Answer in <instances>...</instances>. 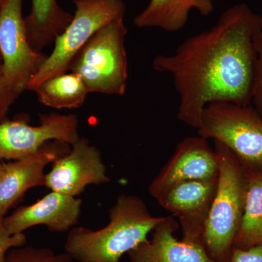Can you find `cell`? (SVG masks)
<instances>
[{
    "instance_id": "6da1fadb",
    "label": "cell",
    "mask_w": 262,
    "mask_h": 262,
    "mask_svg": "<svg viewBox=\"0 0 262 262\" xmlns=\"http://www.w3.org/2000/svg\"><path fill=\"white\" fill-rule=\"evenodd\" d=\"M261 30V15L239 3L226 10L211 29L181 43L173 54L155 57L154 70L173 80L181 122L198 130L210 103L251 105L254 39Z\"/></svg>"
},
{
    "instance_id": "7a4b0ae2",
    "label": "cell",
    "mask_w": 262,
    "mask_h": 262,
    "mask_svg": "<svg viewBox=\"0 0 262 262\" xmlns=\"http://www.w3.org/2000/svg\"><path fill=\"white\" fill-rule=\"evenodd\" d=\"M163 216L151 214L139 196L120 194L110 210L108 225L98 230L71 229L64 252L75 262H121V258L148 239Z\"/></svg>"
},
{
    "instance_id": "3957f363",
    "label": "cell",
    "mask_w": 262,
    "mask_h": 262,
    "mask_svg": "<svg viewBox=\"0 0 262 262\" xmlns=\"http://www.w3.org/2000/svg\"><path fill=\"white\" fill-rule=\"evenodd\" d=\"M219 163L216 190L203 235V246L215 262H229L243 215L248 170L227 146L213 141Z\"/></svg>"
},
{
    "instance_id": "277c9868",
    "label": "cell",
    "mask_w": 262,
    "mask_h": 262,
    "mask_svg": "<svg viewBox=\"0 0 262 262\" xmlns=\"http://www.w3.org/2000/svg\"><path fill=\"white\" fill-rule=\"evenodd\" d=\"M127 33L124 18L114 20L98 30L74 57L69 70L82 79L89 94H125L128 77Z\"/></svg>"
},
{
    "instance_id": "5b68a950",
    "label": "cell",
    "mask_w": 262,
    "mask_h": 262,
    "mask_svg": "<svg viewBox=\"0 0 262 262\" xmlns=\"http://www.w3.org/2000/svg\"><path fill=\"white\" fill-rule=\"evenodd\" d=\"M198 133L227 146L248 171L262 170V117L252 105H207Z\"/></svg>"
},
{
    "instance_id": "8992f818",
    "label": "cell",
    "mask_w": 262,
    "mask_h": 262,
    "mask_svg": "<svg viewBox=\"0 0 262 262\" xmlns=\"http://www.w3.org/2000/svg\"><path fill=\"white\" fill-rule=\"evenodd\" d=\"M73 18L56 38L53 51L29 82L27 90L34 91L48 79L66 73L74 57L98 30L124 18L126 13L123 0H73Z\"/></svg>"
},
{
    "instance_id": "52a82bcc",
    "label": "cell",
    "mask_w": 262,
    "mask_h": 262,
    "mask_svg": "<svg viewBox=\"0 0 262 262\" xmlns=\"http://www.w3.org/2000/svg\"><path fill=\"white\" fill-rule=\"evenodd\" d=\"M72 146L60 141L46 143L37 152L22 159L3 164L0 170V262L11 248L23 246L24 233L10 235L4 227L5 214L29 189L46 187L45 169L70 151Z\"/></svg>"
},
{
    "instance_id": "ba28073f",
    "label": "cell",
    "mask_w": 262,
    "mask_h": 262,
    "mask_svg": "<svg viewBox=\"0 0 262 262\" xmlns=\"http://www.w3.org/2000/svg\"><path fill=\"white\" fill-rule=\"evenodd\" d=\"M23 0H2L0 3V55L7 84L21 94L42 67L48 55L34 51L29 44Z\"/></svg>"
},
{
    "instance_id": "9c48e42d",
    "label": "cell",
    "mask_w": 262,
    "mask_h": 262,
    "mask_svg": "<svg viewBox=\"0 0 262 262\" xmlns=\"http://www.w3.org/2000/svg\"><path fill=\"white\" fill-rule=\"evenodd\" d=\"M78 128V117L73 114L42 115L37 126L23 120L0 122V159H22L51 141L73 145L80 139Z\"/></svg>"
},
{
    "instance_id": "30bf717a",
    "label": "cell",
    "mask_w": 262,
    "mask_h": 262,
    "mask_svg": "<svg viewBox=\"0 0 262 262\" xmlns=\"http://www.w3.org/2000/svg\"><path fill=\"white\" fill-rule=\"evenodd\" d=\"M219 163L213 148L202 136L184 138L173 154L149 184L155 200L182 182L218 178Z\"/></svg>"
},
{
    "instance_id": "8fae6325",
    "label": "cell",
    "mask_w": 262,
    "mask_h": 262,
    "mask_svg": "<svg viewBox=\"0 0 262 262\" xmlns=\"http://www.w3.org/2000/svg\"><path fill=\"white\" fill-rule=\"evenodd\" d=\"M110 182L101 151L85 138L80 137L68 153L54 160L51 170L46 173V187L72 196L82 194L91 184Z\"/></svg>"
},
{
    "instance_id": "7c38bea8",
    "label": "cell",
    "mask_w": 262,
    "mask_h": 262,
    "mask_svg": "<svg viewBox=\"0 0 262 262\" xmlns=\"http://www.w3.org/2000/svg\"><path fill=\"white\" fill-rule=\"evenodd\" d=\"M217 182L218 178L182 182L156 200L160 206L177 217L182 231V241L203 245Z\"/></svg>"
},
{
    "instance_id": "4fadbf2b",
    "label": "cell",
    "mask_w": 262,
    "mask_h": 262,
    "mask_svg": "<svg viewBox=\"0 0 262 262\" xmlns=\"http://www.w3.org/2000/svg\"><path fill=\"white\" fill-rule=\"evenodd\" d=\"M82 205L80 198L51 191L36 203L20 207L5 217V229L11 236L37 225L46 226L51 232H67L78 222Z\"/></svg>"
},
{
    "instance_id": "5bb4252c",
    "label": "cell",
    "mask_w": 262,
    "mask_h": 262,
    "mask_svg": "<svg viewBox=\"0 0 262 262\" xmlns=\"http://www.w3.org/2000/svg\"><path fill=\"white\" fill-rule=\"evenodd\" d=\"M179 228L173 216H163L151 232V238L127 253L130 262H215L203 244L176 238Z\"/></svg>"
},
{
    "instance_id": "9a60e30c",
    "label": "cell",
    "mask_w": 262,
    "mask_h": 262,
    "mask_svg": "<svg viewBox=\"0 0 262 262\" xmlns=\"http://www.w3.org/2000/svg\"><path fill=\"white\" fill-rule=\"evenodd\" d=\"M213 9V0H150L145 9L136 15L134 23L138 28L176 32L185 27L191 10L208 16Z\"/></svg>"
},
{
    "instance_id": "2e32d148",
    "label": "cell",
    "mask_w": 262,
    "mask_h": 262,
    "mask_svg": "<svg viewBox=\"0 0 262 262\" xmlns=\"http://www.w3.org/2000/svg\"><path fill=\"white\" fill-rule=\"evenodd\" d=\"M73 18L57 0H32V8L25 18L27 37L31 47L37 52L54 43Z\"/></svg>"
},
{
    "instance_id": "e0dca14e",
    "label": "cell",
    "mask_w": 262,
    "mask_h": 262,
    "mask_svg": "<svg viewBox=\"0 0 262 262\" xmlns=\"http://www.w3.org/2000/svg\"><path fill=\"white\" fill-rule=\"evenodd\" d=\"M262 244V170L248 171L242 222L234 248L248 249Z\"/></svg>"
},
{
    "instance_id": "ac0fdd59",
    "label": "cell",
    "mask_w": 262,
    "mask_h": 262,
    "mask_svg": "<svg viewBox=\"0 0 262 262\" xmlns=\"http://www.w3.org/2000/svg\"><path fill=\"white\" fill-rule=\"evenodd\" d=\"M34 91L42 104L58 110L80 107L89 94L82 79L72 72L51 77Z\"/></svg>"
},
{
    "instance_id": "d6986e66",
    "label": "cell",
    "mask_w": 262,
    "mask_h": 262,
    "mask_svg": "<svg viewBox=\"0 0 262 262\" xmlns=\"http://www.w3.org/2000/svg\"><path fill=\"white\" fill-rule=\"evenodd\" d=\"M3 262H75L65 252L56 253L48 248L16 247L5 255Z\"/></svg>"
},
{
    "instance_id": "ffe728a7",
    "label": "cell",
    "mask_w": 262,
    "mask_h": 262,
    "mask_svg": "<svg viewBox=\"0 0 262 262\" xmlns=\"http://www.w3.org/2000/svg\"><path fill=\"white\" fill-rule=\"evenodd\" d=\"M256 53L251 105L262 117V30L254 39Z\"/></svg>"
},
{
    "instance_id": "44dd1931",
    "label": "cell",
    "mask_w": 262,
    "mask_h": 262,
    "mask_svg": "<svg viewBox=\"0 0 262 262\" xmlns=\"http://www.w3.org/2000/svg\"><path fill=\"white\" fill-rule=\"evenodd\" d=\"M18 94L7 84L3 76V60L0 55V122H3L12 103Z\"/></svg>"
},
{
    "instance_id": "7402d4cb",
    "label": "cell",
    "mask_w": 262,
    "mask_h": 262,
    "mask_svg": "<svg viewBox=\"0 0 262 262\" xmlns=\"http://www.w3.org/2000/svg\"><path fill=\"white\" fill-rule=\"evenodd\" d=\"M229 262H262V244L248 249L234 248Z\"/></svg>"
},
{
    "instance_id": "603a6c76",
    "label": "cell",
    "mask_w": 262,
    "mask_h": 262,
    "mask_svg": "<svg viewBox=\"0 0 262 262\" xmlns=\"http://www.w3.org/2000/svg\"><path fill=\"white\" fill-rule=\"evenodd\" d=\"M2 166H3V163L0 161V170H1Z\"/></svg>"
},
{
    "instance_id": "cb8c5ba5",
    "label": "cell",
    "mask_w": 262,
    "mask_h": 262,
    "mask_svg": "<svg viewBox=\"0 0 262 262\" xmlns=\"http://www.w3.org/2000/svg\"><path fill=\"white\" fill-rule=\"evenodd\" d=\"M2 0H0V3H1Z\"/></svg>"
}]
</instances>
